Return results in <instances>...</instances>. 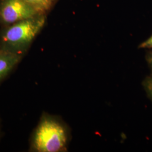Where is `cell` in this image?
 I'll return each instance as SVG.
<instances>
[{
  "label": "cell",
  "instance_id": "1",
  "mask_svg": "<svg viewBox=\"0 0 152 152\" xmlns=\"http://www.w3.org/2000/svg\"><path fill=\"white\" fill-rule=\"evenodd\" d=\"M71 132L59 118L45 113L34 131L31 149L36 152H61L67 151Z\"/></svg>",
  "mask_w": 152,
  "mask_h": 152
},
{
  "label": "cell",
  "instance_id": "2",
  "mask_svg": "<svg viewBox=\"0 0 152 152\" xmlns=\"http://www.w3.org/2000/svg\"><path fill=\"white\" fill-rule=\"evenodd\" d=\"M45 22V14H41L10 25L0 35V50L23 56Z\"/></svg>",
  "mask_w": 152,
  "mask_h": 152
},
{
  "label": "cell",
  "instance_id": "3",
  "mask_svg": "<svg viewBox=\"0 0 152 152\" xmlns=\"http://www.w3.org/2000/svg\"><path fill=\"white\" fill-rule=\"evenodd\" d=\"M41 14H44L24 0H2L0 4V20L7 26Z\"/></svg>",
  "mask_w": 152,
  "mask_h": 152
},
{
  "label": "cell",
  "instance_id": "4",
  "mask_svg": "<svg viewBox=\"0 0 152 152\" xmlns=\"http://www.w3.org/2000/svg\"><path fill=\"white\" fill-rule=\"evenodd\" d=\"M22 58L21 55L0 50V81L9 75Z\"/></svg>",
  "mask_w": 152,
  "mask_h": 152
},
{
  "label": "cell",
  "instance_id": "5",
  "mask_svg": "<svg viewBox=\"0 0 152 152\" xmlns=\"http://www.w3.org/2000/svg\"><path fill=\"white\" fill-rule=\"evenodd\" d=\"M42 14H45L54 5L56 0H24Z\"/></svg>",
  "mask_w": 152,
  "mask_h": 152
},
{
  "label": "cell",
  "instance_id": "6",
  "mask_svg": "<svg viewBox=\"0 0 152 152\" xmlns=\"http://www.w3.org/2000/svg\"><path fill=\"white\" fill-rule=\"evenodd\" d=\"M141 84L147 94V96L152 103V73L144 78Z\"/></svg>",
  "mask_w": 152,
  "mask_h": 152
},
{
  "label": "cell",
  "instance_id": "7",
  "mask_svg": "<svg viewBox=\"0 0 152 152\" xmlns=\"http://www.w3.org/2000/svg\"><path fill=\"white\" fill-rule=\"evenodd\" d=\"M139 49H152V34L145 41L141 42L138 46Z\"/></svg>",
  "mask_w": 152,
  "mask_h": 152
},
{
  "label": "cell",
  "instance_id": "8",
  "mask_svg": "<svg viewBox=\"0 0 152 152\" xmlns=\"http://www.w3.org/2000/svg\"><path fill=\"white\" fill-rule=\"evenodd\" d=\"M145 60L149 68L150 69V71L152 73V49L147 51L145 55Z\"/></svg>",
  "mask_w": 152,
  "mask_h": 152
}]
</instances>
